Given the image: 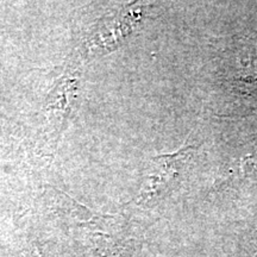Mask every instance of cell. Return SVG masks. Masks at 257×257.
<instances>
[{"label":"cell","mask_w":257,"mask_h":257,"mask_svg":"<svg viewBox=\"0 0 257 257\" xmlns=\"http://www.w3.org/2000/svg\"><path fill=\"white\" fill-rule=\"evenodd\" d=\"M75 80L67 79L62 80L59 85L56 86L55 89L50 93L48 98L47 107L50 108L51 111H59L62 117L67 113H69L72 108L73 102L70 99L74 98V92H75Z\"/></svg>","instance_id":"obj_1"},{"label":"cell","mask_w":257,"mask_h":257,"mask_svg":"<svg viewBox=\"0 0 257 257\" xmlns=\"http://www.w3.org/2000/svg\"><path fill=\"white\" fill-rule=\"evenodd\" d=\"M194 146H187L181 148L178 152L173 154H163V155H159L153 157V161L161 168H163L170 174L178 176L180 168L184 163L187 161V159L191 156L192 150L194 149Z\"/></svg>","instance_id":"obj_2"}]
</instances>
